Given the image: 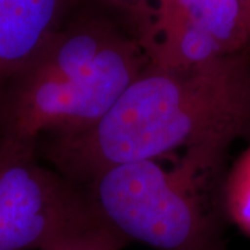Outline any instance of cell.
Returning a JSON list of instances; mask_svg holds the SVG:
<instances>
[{"label":"cell","instance_id":"1","mask_svg":"<svg viewBox=\"0 0 250 250\" xmlns=\"http://www.w3.org/2000/svg\"><path fill=\"white\" fill-rule=\"evenodd\" d=\"M250 136V47L188 68L146 64L113 107L88 129L45 136L47 160L85 185L117 164L196 154L223 164Z\"/></svg>","mask_w":250,"mask_h":250},{"label":"cell","instance_id":"2","mask_svg":"<svg viewBox=\"0 0 250 250\" xmlns=\"http://www.w3.org/2000/svg\"><path fill=\"white\" fill-rule=\"evenodd\" d=\"M223 164L181 154L117 164L82 185L98 215L125 241L154 250H225L213 200Z\"/></svg>","mask_w":250,"mask_h":250},{"label":"cell","instance_id":"3","mask_svg":"<svg viewBox=\"0 0 250 250\" xmlns=\"http://www.w3.org/2000/svg\"><path fill=\"white\" fill-rule=\"evenodd\" d=\"M147 64L123 32L88 68L68 74L20 72L0 96V142L35 149L41 136L88 129L107 113Z\"/></svg>","mask_w":250,"mask_h":250},{"label":"cell","instance_id":"4","mask_svg":"<svg viewBox=\"0 0 250 250\" xmlns=\"http://www.w3.org/2000/svg\"><path fill=\"white\" fill-rule=\"evenodd\" d=\"M92 208L85 189L41 166L35 149L0 142V250H39Z\"/></svg>","mask_w":250,"mask_h":250},{"label":"cell","instance_id":"5","mask_svg":"<svg viewBox=\"0 0 250 250\" xmlns=\"http://www.w3.org/2000/svg\"><path fill=\"white\" fill-rule=\"evenodd\" d=\"M81 0H0V96Z\"/></svg>","mask_w":250,"mask_h":250},{"label":"cell","instance_id":"6","mask_svg":"<svg viewBox=\"0 0 250 250\" xmlns=\"http://www.w3.org/2000/svg\"><path fill=\"white\" fill-rule=\"evenodd\" d=\"M138 9L175 18L203 31L214 38L227 54L250 47L249 34L236 0H141L132 11Z\"/></svg>","mask_w":250,"mask_h":250},{"label":"cell","instance_id":"7","mask_svg":"<svg viewBox=\"0 0 250 250\" xmlns=\"http://www.w3.org/2000/svg\"><path fill=\"white\" fill-rule=\"evenodd\" d=\"M128 242L92 208L60 228L39 250H123Z\"/></svg>","mask_w":250,"mask_h":250},{"label":"cell","instance_id":"8","mask_svg":"<svg viewBox=\"0 0 250 250\" xmlns=\"http://www.w3.org/2000/svg\"><path fill=\"white\" fill-rule=\"evenodd\" d=\"M224 214L250 236V145L235 160L221 187Z\"/></svg>","mask_w":250,"mask_h":250},{"label":"cell","instance_id":"9","mask_svg":"<svg viewBox=\"0 0 250 250\" xmlns=\"http://www.w3.org/2000/svg\"><path fill=\"white\" fill-rule=\"evenodd\" d=\"M93 1L98 3L99 6H102V7L116 10V11H120L124 16H128L138 6V3L141 0H93Z\"/></svg>","mask_w":250,"mask_h":250},{"label":"cell","instance_id":"10","mask_svg":"<svg viewBox=\"0 0 250 250\" xmlns=\"http://www.w3.org/2000/svg\"><path fill=\"white\" fill-rule=\"evenodd\" d=\"M236 1H238V4L242 10V16L245 20V25H246L250 39V0H236Z\"/></svg>","mask_w":250,"mask_h":250}]
</instances>
